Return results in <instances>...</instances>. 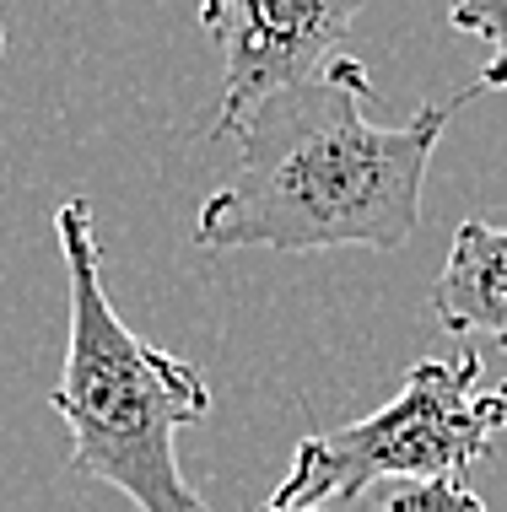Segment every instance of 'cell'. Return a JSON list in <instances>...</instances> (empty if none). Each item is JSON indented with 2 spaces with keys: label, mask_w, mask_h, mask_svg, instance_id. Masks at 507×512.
Returning a JSON list of instances; mask_svg holds the SVG:
<instances>
[{
  "label": "cell",
  "mask_w": 507,
  "mask_h": 512,
  "mask_svg": "<svg viewBox=\"0 0 507 512\" xmlns=\"http://www.w3.org/2000/svg\"><path fill=\"white\" fill-rule=\"evenodd\" d=\"M373 512H486V502L464 480H394Z\"/></svg>",
  "instance_id": "7"
},
{
  "label": "cell",
  "mask_w": 507,
  "mask_h": 512,
  "mask_svg": "<svg viewBox=\"0 0 507 512\" xmlns=\"http://www.w3.org/2000/svg\"><path fill=\"white\" fill-rule=\"evenodd\" d=\"M481 81L405 124H373V76L335 60L324 76L270 92L238 124V173L200 205V248H405L421 227L432 151L448 119L481 98Z\"/></svg>",
  "instance_id": "1"
},
{
  "label": "cell",
  "mask_w": 507,
  "mask_h": 512,
  "mask_svg": "<svg viewBox=\"0 0 507 512\" xmlns=\"http://www.w3.org/2000/svg\"><path fill=\"white\" fill-rule=\"evenodd\" d=\"M481 405H486V415H491V426L502 432V426H507V378H502V383H486V389H481Z\"/></svg>",
  "instance_id": "8"
},
{
  "label": "cell",
  "mask_w": 507,
  "mask_h": 512,
  "mask_svg": "<svg viewBox=\"0 0 507 512\" xmlns=\"http://www.w3.org/2000/svg\"><path fill=\"white\" fill-rule=\"evenodd\" d=\"M448 22L491 49V60L481 71V87L507 92V0H448Z\"/></svg>",
  "instance_id": "6"
},
{
  "label": "cell",
  "mask_w": 507,
  "mask_h": 512,
  "mask_svg": "<svg viewBox=\"0 0 507 512\" xmlns=\"http://www.w3.org/2000/svg\"><path fill=\"white\" fill-rule=\"evenodd\" d=\"M0 49H6V33H0Z\"/></svg>",
  "instance_id": "11"
},
{
  "label": "cell",
  "mask_w": 507,
  "mask_h": 512,
  "mask_svg": "<svg viewBox=\"0 0 507 512\" xmlns=\"http://www.w3.org/2000/svg\"><path fill=\"white\" fill-rule=\"evenodd\" d=\"M265 512H324V507H297L292 496H281V491H276V496L265 502Z\"/></svg>",
  "instance_id": "9"
},
{
  "label": "cell",
  "mask_w": 507,
  "mask_h": 512,
  "mask_svg": "<svg viewBox=\"0 0 507 512\" xmlns=\"http://www.w3.org/2000/svg\"><path fill=\"white\" fill-rule=\"evenodd\" d=\"M362 0H222V108L211 135H238L254 103L346 60V33Z\"/></svg>",
  "instance_id": "4"
},
{
  "label": "cell",
  "mask_w": 507,
  "mask_h": 512,
  "mask_svg": "<svg viewBox=\"0 0 507 512\" xmlns=\"http://www.w3.org/2000/svg\"><path fill=\"white\" fill-rule=\"evenodd\" d=\"M54 243L71 281V335L49 410L71 426V469L125 491L141 512H205L173 453V437L211 410L200 367L141 340L114 313L87 200L54 211Z\"/></svg>",
  "instance_id": "2"
},
{
  "label": "cell",
  "mask_w": 507,
  "mask_h": 512,
  "mask_svg": "<svg viewBox=\"0 0 507 512\" xmlns=\"http://www.w3.org/2000/svg\"><path fill=\"white\" fill-rule=\"evenodd\" d=\"M481 378L486 367L475 351H459L454 362H416L405 389L367 421L297 442V459L276 491L297 507H335L383 480H464V469L486 459L497 437L481 405Z\"/></svg>",
  "instance_id": "3"
},
{
  "label": "cell",
  "mask_w": 507,
  "mask_h": 512,
  "mask_svg": "<svg viewBox=\"0 0 507 512\" xmlns=\"http://www.w3.org/2000/svg\"><path fill=\"white\" fill-rule=\"evenodd\" d=\"M432 318L443 335L507 340V227L459 221L448 265L432 286Z\"/></svg>",
  "instance_id": "5"
},
{
  "label": "cell",
  "mask_w": 507,
  "mask_h": 512,
  "mask_svg": "<svg viewBox=\"0 0 507 512\" xmlns=\"http://www.w3.org/2000/svg\"><path fill=\"white\" fill-rule=\"evenodd\" d=\"M216 17H222V0H200V22L216 27Z\"/></svg>",
  "instance_id": "10"
}]
</instances>
